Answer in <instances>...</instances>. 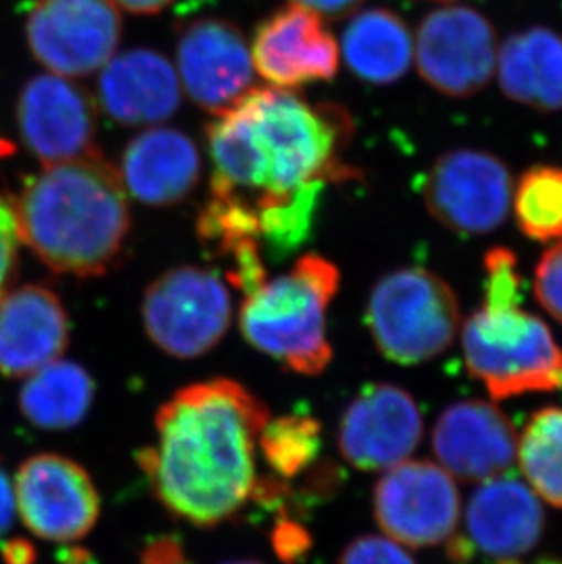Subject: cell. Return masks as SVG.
Wrapping results in <instances>:
<instances>
[{
	"label": "cell",
	"instance_id": "obj_36",
	"mask_svg": "<svg viewBox=\"0 0 562 564\" xmlns=\"http://www.w3.org/2000/svg\"><path fill=\"white\" fill-rule=\"evenodd\" d=\"M225 564H263V563H260V561H255V560H244V561H230V563H225Z\"/></svg>",
	"mask_w": 562,
	"mask_h": 564
},
{
	"label": "cell",
	"instance_id": "obj_28",
	"mask_svg": "<svg viewBox=\"0 0 562 564\" xmlns=\"http://www.w3.org/2000/svg\"><path fill=\"white\" fill-rule=\"evenodd\" d=\"M484 305L486 313H506L522 304L519 260L508 247H494L484 256Z\"/></svg>",
	"mask_w": 562,
	"mask_h": 564
},
{
	"label": "cell",
	"instance_id": "obj_9",
	"mask_svg": "<svg viewBox=\"0 0 562 564\" xmlns=\"http://www.w3.org/2000/svg\"><path fill=\"white\" fill-rule=\"evenodd\" d=\"M514 177L505 161L486 150L442 154L424 180L425 208L456 235H488L508 218Z\"/></svg>",
	"mask_w": 562,
	"mask_h": 564
},
{
	"label": "cell",
	"instance_id": "obj_18",
	"mask_svg": "<svg viewBox=\"0 0 562 564\" xmlns=\"http://www.w3.org/2000/svg\"><path fill=\"white\" fill-rule=\"evenodd\" d=\"M68 314L54 291L30 283L0 299V375L30 377L68 346Z\"/></svg>",
	"mask_w": 562,
	"mask_h": 564
},
{
	"label": "cell",
	"instance_id": "obj_12",
	"mask_svg": "<svg viewBox=\"0 0 562 564\" xmlns=\"http://www.w3.org/2000/svg\"><path fill=\"white\" fill-rule=\"evenodd\" d=\"M15 494L24 527L54 543L86 538L101 511V499L88 471L55 453L33 455L22 464Z\"/></svg>",
	"mask_w": 562,
	"mask_h": 564
},
{
	"label": "cell",
	"instance_id": "obj_4",
	"mask_svg": "<svg viewBox=\"0 0 562 564\" xmlns=\"http://www.w3.org/2000/svg\"><path fill=\"white\" fill-rule=\"evenodd\" d=\"M338 285L333 261L302 256L289 271L245 294L239 311L245 340L294 373H322L333 357L325 322Z\"/></svg>",
	"mask_w": 562,
	"mask_h": 564
},
{
	"label": "cell",
	"instance_id": "obj_25",
	"mask_svg": "<svg viewBox=\"0 0 562 564\" xmlns=\"http://www.w3.org/2000/svg\"><path fill=\"white\" fill-rule=\"evenodd\" d=\"M517 458L533 494L562 508V408H542L528 419Z\"/></svg>",
	"mask_w": 562,
	"mask_h": 564
},
{
	"label": "cell",
	"instance_id": "obj_10",
	"mask_svg": "<svg viewBox=\"0 0 562 564\" xmlns=\"http://www.w3.org/2000/svg\"><path fill=\"white\" fill-rule=\"evenodd\" d=\"M378 527L403 546L444 543L461 521V494L446 469L430 460H403L386 469L372 491Z\"/></svg>",
	"mask_w": 562,
	"mask_h": 564
},
{
	"label": "cell",
	"instance_id": "obj_19",
	"mask_svg": "<svg viewBox=\"0 0 562 564\" xmlns=\"http://www.w3.org/2000/svg\"><path fill=\"white\" fill-rule=\"evenodd\" d=\"M547 516L531 488L511 479L484 480L467 502V543L499 561L517 560L536 549Z\"/></svg>",
	"mask_w": 562,
	"mask_h": 564
},
{
	"label": "cell",
	"instance_id": "obj_32",
	"mask_svg": "<svg viewBox=\"0 0 562 564\" xmlns=\"http://www.w3.org/2000/svg\"><path fill=\"white\" fill-rule=\"evenodd\" d=\"M143 564H192L172 539H160L144 550Z\"/></svg>",
	"mask_w": 562,
	"mask_h": 564
},
{
	"label": "cell",
	"instance_id": "obj_24",
	"mask_svg": "<svg viewBox=\"0 0 562 564\" xmlns=\"http://www.w3.org/2000/svg\"><path fill=\"white\" fill-rule=\"evenodd\" d=\"M94 393V380L79 364L55 360L30 375L19 394V405L33 426L68 430L85 421Z\"/></svg>",
	"mask_w": 562,
	"mask_h": 564
},
{
	"label": "cell",
	"instance_id": "obj_16",
	"mask_svg": "<svg viewBox=\"0 0 562 564\" xmlns=\"http://www.w3.org/2000/svg\"><path fill=\"white\" fill-rule=\"evenodd\" d=\"M250 55L256 74L283 90L331 80L338 72L339 46L333 33L322 17L294 2L261 22Z\"/></svg>",
	"mask_w": 562,
	"mask_h": 564
},
{
	"label": "cell",
	"instance_id": "obj_20",
	"mask_svg": "<svg viewBox=\"0 0 562 564\" xmlns=\"http://www.w3.org/2000/svg\"><path fill=\"white\" fill-rule=\"evenodd\" d=\"M181 80L170 61L152 50L114 55L99 75V101L117 123L155 124L180 108Z\"/></svg>",
	"mask_w": 562,
	"mask_h": 564
},
{
	"label": "cell",
	"instance_id": "obj_35",
	"mask_svg": "<svg viewBox=\"0 0 562 564\" xmlns=\"http://www.w3.org/2000/svg\"><path fill=\"white\" fill-rule=\"evenodd\" d=\"M8 564H32L33 549L24 541H11L4 549Z\"/></svg>",
	"mask_w": 562,
	"mask_h": 564
},
{
	"label": "cell",
	"instance_id": "obj_8",
	"mask_svg": "<svg viewBox=\"0 0 562 564\" xmlns=\"http://www.w3.org/2000/svg\"><path fill=\"white\" fill-rule=\"evenodd\" d=\"M499 41L488 17L469 6H442L420 22L413 59L439 94L466 99L483 91L497 69Z\"/></svg>",
	"mask_w": 562,
	"mask_h": 564
},
{
	"label": "cell",
	"instance_id": "obj_1",
	"mask_svg": "<svg viewBox=\"0 0 562 564\" xmlns=\"http://www.w3.org/2000/svg\"><path fill=\"white\" fill-rule=\"evenodd\" d=\"M353 119L283 88H252L208 127L210 196L197 235L227 258L245 246L281 260L313 232L329 183L353 180L344 163Z\"/></svg>",
	"mask_w": 562,
	"mask_h": 564
},
{
	"label": "cell",
	"instance_id": "obj_37",
	"mask_svg": "<svg viewBox=\"0 0 562 564\" xmlns=\"http://www.w3.org/2000/svg\"><path fill=\"white\" fill-rule=\"evenodd\" d=\"M0 299H2V293H0Z\"/></svg>",
	"mask_w": 562,
	"mask_h": 564
},
{
	"label": "cell",
	"instance_id": "obj_23",
	"mask_svg": "<svg viewBox=\"0 0 562 564\" xmlns=\"http://www.w3.org/2000/svg\"><path fill=\"white\" fill-rule=\"evenodd\" d=\"M350 72L371 85H393L413 63L414 39L402 17L386 8L361 11L342 37Z\"/></svg>",
	"mask_w": 562,
	"mask_h": 564
},
{
	"label": "cell",
	"instance_id": "obj_5",
	"mask_svg": "<svg viewBox=\"0 0 562 564\" xmlns=\"http://www.w3.org/2000/svg\"><path fill=\"white\" fill-rule=\"evenodd\" d=\"M366 319L383 357L413 366L450 349L461 330V304L444 278L422 267H403L372 288Z\"/></svg>",
	"mask_w": 562,
	"mask_h": 564
},
{
	"label": "cell",
	"instance_id": "obj_13",
	"mask_svg": "<svg viewBox=\"0 0 562 564\" xmlns=\"http://www.w3.org/2000/svg\"><path fill=\"white\" fill-rule=\"evenodd\" d=\"M22 143L44 166L97 152V108L90 94L63 75H37L17 107Z\"/></svg>",
	"mask_w": 562,
	"mask_h": 564
},
{
	"label": "cell",
	"instance_id": "obj_26",
	"mask_svg": "<svg viewBox=\"0 0 562 564\" xmlns=\"http://www.w3.org/2000/svg\"><path fill=\"white\" fill-rule=\"evenodd\" d=\"M511 207L517 227L526 238L539 243L562 240V169H528L515 183Z\"/></svg>",
	"mask_w": 562,
	"mask_h": 564
},
{
	"label": "cell",
	"instance_id": "obj_15",
	"mask_svg": "<svg viewBox=\"0 0 562 564\" xmlns=\"http://www.w3.org/2000/svg\"><path fill=\"white\" fill-rule=\"evenodd\" d=\"M422 433V415L413 397L395 383H372L356 394L342 415L339 453L355 468L386 471L408 460Z\"/></svg>",
	"mask_w": 562,
	"mask_h": 564
},
{
	"label": "cell",
	"instance_id": "obj_11",
	"mask_svg": "<svg viewBox=\"0 0 562 564\" xmlns=\"http://www.w3.org/2000/svg\"><path fill=\"white\" fill-rule=\"evenodd\" d=\"M26 35L33 57L52 74L86 77L116 55L121 11L112 0H39Z\"/></svg>",
	"mask_w": 562,
	"mask_h": 564
},
{
	"label": "cell",
	"instance_id": "obj_22",
	"mask_svg": "<svg viewBox=\"0 0 562 564\" xmlns=\"http://www.w3.org/2000/svg\"><path fill=\"white\" fill-rule=\"evenodd\" d=\"M500 90L537 112L562 110V35L533 26L506 39L497 54Z\"/></svg>",
	"mask_w": 562,
	"mask_h": 564
},
{
	"label": "cell",
	"instance_id": "obj_17",
	"mask_svg": "<svg viewBox=\"0 0 562 564\" xmlns=\"http://www.w3.org/2000/svg\"><path fill=\"white\" fill-rule=\"evenodd\" d=\"M517 432L505 411L484 400L447 405L433 427V452L451 477L464 482L495 479L517 458Z\"/></svg>",
	"mask_w": 562,
	"mask_h": 564
},
{
	"label": "cell",
	"instance_id": "obj_14",
	"mask_svg": "<svg viewBox=\"0 0 562 564\" xmlns=\"http://www.w3.org/2000/svg\"><path fill=\"white\" fill-rule=\"evenodd\" d=\"M249 44L238 26L224 19H197L181 32L177 75L181 88L203 110L219 116L255 86Z\"/></svg>",
	"mask_w": 562,
	"mask_h": 564
},
{
	"label": "cell",
	"instance_id": "obj_7",
	"mask_svg": "<svg viewBox=\"0 0 562 564\" xmlns=\"http://www.w3.org/2000/svg\"><path fill=\"white\" fill-rule=\"evenodd\" d=\"M230 319L233 300L227 285L203 267H175L144 293V329L170 357H202L227 335Z\"/></svg>",
	"mask_w": 562,
	"mask_h": 564
},
{
	"label": "cell",
	"instance_id": "obj_3",
	"mask_svg": "<svg viewBox=\"0 0 562 564\" xmlns=\"http://www.w3.org/2000/svg\"><path fill=\"white\" fill-rule=\"evenodd\" d=\"M13 205L22 243L52 271L72 276L105 274L132 225L121 174L99 152L44 166Z\"/></svg>",
	"mask_w": 562,
	"mask_h": 564
},
{
	"label": "cell",
	"instance_id": "obj_29",
	"mask_svg": "<svg viewBox=\"0 0 562 564\" xmlns=\"http://www.w3.org/2000/svg\"><path fill=\"white\" fill-rule=\"evenodd\" d=\"M536 299L562 324V240L555 241L536 267Z\"/></svg>",
	"mask_w": 562,
	"mask_h": 564
},
{
	"label": "cell",
	"instance_id": "obj_33",
	"mask_svg": "<svg viewBox=\"0 0 562 564\" xmlns=\"http://www.w3.org/2000/svg\"><path fill=\"white\" fill-rule=\"evenodd\" d=\"M15 513V499H13V490H11L10 480L6 477L4 471L0 469V535L8 532Z\"/></svg>",
	"mask_w": 562,
	"mask_h": 564
},
{
	"label": "cell",
	"instance_id": "obj_34",
	"mask_svg": "<svg viewBox=\"0 0 562 564\" xmlns=\"http://www.w3.org/2000/svg\"><path fill=\"white\" fill-rule=\"evenodd\" d=\"M119 10L130 11L136 15H154L169 8L174 0H112Z\"/></svg>",
	"mask_w": 562,
	"mask_h": 564
},
{
	"label": "cell",
	"instance_id": "obj_6",
	"mask_svg": "<svg viewBox=\"0 0 562 564\" xmlns=\"http://www.w3.org/2000/svg\"><path fill=\"white\" fill-rule=\"evenodd\" d=\"M467 371L495 400L562 388V349L542 319L526 311H477L462 325Z\"/></svg>",
	"mask_w": 562,
	"mask_h": 564
},
{
	"label": "cell",
	"instance_id": "obj_31",
	"mask_svg": "<svg viewBox=\"0 0 562 564\" xmlns=\"http://www.w3.org/2000/svg\"><path fill=\"white\" fill-rule=\"evenodd\" d=\"M292 2L314 11L322 19H342L355 13L364 4V0H292Z\"/></svg>",
	"mask_w": 562,
	"mask_h": 564
},
{
	"label": "cell",
	"instance_id": "obj_21",
	"mask_svg": "<svg viewBox=\"0 0 562 564\" xmlns=\"http://www.w3.org/2000/svg\"><path fill=\"white\" fill-rule=\"evenodd\" d=\"M122 185L144 205L183 202L199 183L202 155L186 133L155 127L138 133L121 160Z\"/></svg>",
	"mask_w": 562,
	"mask_h": 564
},
{
	"label": "cell",
	"instance_id": "obj_27",
	"mask_svg": "<svg viewBox=\"0 0 562 564\" xmlns=\"http://www.w3.org/2000/svg\"><path fill=\"white\" fill-rule=\"evenodd\" d=\"M258 444L267 464L281 479H291L318 453V422L309 416H281L278 421L267 422Z\"/></svg>",
	"mask_w": 562,
	"mask_h": 564
},
{
	"label": "cell",
	"instance_id": "obj_2",
	"mask_svg": "<svg viewBox=\"0 0 562 564\" xmlns=\"http://www.w3.org/2000/svg\"><path fill=\"white\" fill-rule=\"evenodd\" d=\"M269 421L267 405L241 383H194L161 405L158 441L139 455V466L166 510L214 527L252 496L256 447Z\"/></svg>",
	"mask_w": 562,
	"mask_h": 564
},
{
	"label": "cell",
	"instance_id": "obj_30",
	"mask_svg": "<svg viewBox=\"0 0 562 564\" xmlns=\"http://www.w3.org/2000/svg\"><path fill=\"white\" fill-rule=\"evenodd\" d=\"M336 564H417L393 539L366 535L345 546Z\"/></svg>",
	"mask_w": 562,
	"mask_h": 564
}]
</instances>
